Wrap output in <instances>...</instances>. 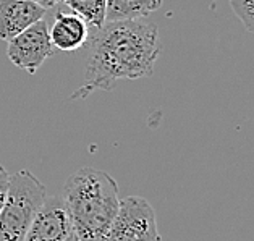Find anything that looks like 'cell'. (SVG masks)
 <instances>
[{"instance_id": "cell-1", "label": "cell", "mask_w": 254, "mask_h": 241, "mask_svg": "<svg viewBox=\"0 0 254 241\" xmlns=\"http://www.w3.org/2000/svg\"><path fill=\"white\" fill-rule=\"evenodd\" d=\"M89 41L83 84L70 99H86L96 91H112L120 79L151 76L160 55L159 29L144 20L105 23L89 36Z\"/></svg>"}, {"instance_id": "cell-2", "label": "cell", "mask_w": 254, "mask_h": 241, "mask_svg": "<svg viewBox=\"0 0 254 241\" xmlns=\"http://www.w3.org/2000/svg\"><path fill=\"white\" fill-rule=\"evenodd\" d=\"M62 199L79 241H101L120 209L119 184L94 167H81L68 177Z\"/></svg>"}, {"instance_id": "cell-3", "label": "cell", "mask_w": 254, "mask_h": 241, "mask_svg": "<svg viewBox=\"0 0 254 241\" xmlns=\"http://www.w3.org/2000/svg\"><path fill=\"white\" fill-rule=\"evenodd\" d=\"M46 197L44 183L29 170L10 175L7 199L0 211V241H24Z\"/></svg>"}, {"instance_id": "cell-4", "label": "cell", "mask_w": 254, "mask_h": 241, "mask_svg": "<svg viewBox=\"0 0 254 241\" xmlns=\"http://www.w3.org/2000/svg\"><path fill=\"white\" fill-rule=\"evenodd\" d=\"M101 241H162L156 212L141 196L120 199V209Z\"/></svg>"}, {"instance_id": "cell-5", "label": "cell", "mask_w": 254, "mask_h": 241, "mask_svg": "<svg viewBox=\"0 0 254 241\" xmlns=\"http://www.w3.org/2000/svg\"><path fill=\"white\" fill-rule=\"evenodd\" d=\"M54 54L55 51L44 20L38 21L16 38L8 41L7 47V57L11 63L29 75H34Z\"/></svg>"}, {"instance_id": "cell-6", "label": "cell", "mask_w": 254, "mask_h": 241, "mask_svg": "<svg viewBox=\"0 0 254 241\" xmlns=\"http://www.w3.org/2000/svg\"><path fill=\"white\" fill-rule=\"evenodd\" d=\"M73 235L75 232L62 196H47L24 241H66Z\"/></svg>"}, {"instance_id": "cell-7", "label": "cell", "mask_w": 254, "mask_h": 241, "mask_svg": "<svg viewBox=\"0 0 254 241\" xmlns=\"http://www.w3.org/2000/svg\"><path fill=\"white\" fill-rule=\"evenodd\" d=\"M46 10L36 5L33 0H0V39L11 41L44 20Z\"/></svg>"}, {"instance_id": "cell-8", "label": "cell", "mask_w": 254, "mask_h": 241, "mask_svg": "<svg viewBox=\"0 0 254 241\" xmlns=\"http://www.w3.org/2000/svg\"><path fill=\"white\" fill-rule=\"evenodd\" d=\"M49 36L54 49L64 52H76L88 44L91 29L75 13H57Z\"/></svg>"}, {"instance_id": "cell-9", "label": "cell", "mask_w": 254, "mask_h": 241, "mask_svg": "<svg viewBox=\"0 0 254 241\" xmlns=\"http://www.w3.org/2000/svg\"><path fill=\"white\" fill-rule=\"evenodd\" d=\"M164 0H107L105 23L142 20L162 7Z\"/></svg>"}, {"instance_id": "cell-10", "label": "cell", "mask_w": 254, "mask_h": 241, "mask_svg": "<svg viewBox=\"0 0 254 241\" xmlns=\"http://www.w3.org/2000/svg\"><path fill=\"white\" fill-rule=\"evenodd\" d=\"M92 29H101L105 24L107 0H62Z\"/></svg>"}, {"instance_id": "cell-11", "label": "cell", "mask_w": 254, "mask_h": 241, "mask_svg": "<svg viewBox=\"0 0 254 241\" xmlns=\"http://www.w3.org/2000/svg\"><path fill=\"white\" fill-rule=\"evenodd\" d=\"M228 2L238 20L243 23L245 29L254 34V0H228Z\"/></svg>"}, {"instance_id": "cell-12", "label": "cell", "mask_w": 254, "mask_h": 241, "mask_svg": "<svg viewBox=\"0 0 254 241\" xmlns=\"http://www.w3.org/2000/svg\"><path fill=\"white\" fill-rule=\"evenodd\" d=\"M8 184H10V174L5 170L3 165H0V211H2L5 199H7Z\"/></svg>"}, {"instance_id": "cell-13", "label": "cell", "mask_w": 254, "mask_h": 241, "mask_svg": "<svg viewBox=\"0 0 254 241\" xmlns=\"http://www.w3.org/2000/svg\"><path fill=\"white\" fill-rule=\"evenodd\" d=\"M33 2H34L36 5H39L41 8L47 10V8L55 7V5H57L59 2H62V0H33Z\"/></svg>"}, {"instance_id": "cell-14", "label": "cell", "mask_w": 254, "mask_h": 241, "mask_svg": "<svg viewBox=\"0 0 254 241\" xmlns=\"http://www.w3.org/2000/svg\"><path fill=\"white\" fill-rule=\"evenodd\" d=\"M66 241H79V240L76 238V235H73V237H70V238H68Z\"/></svg>"}]
</instances>
